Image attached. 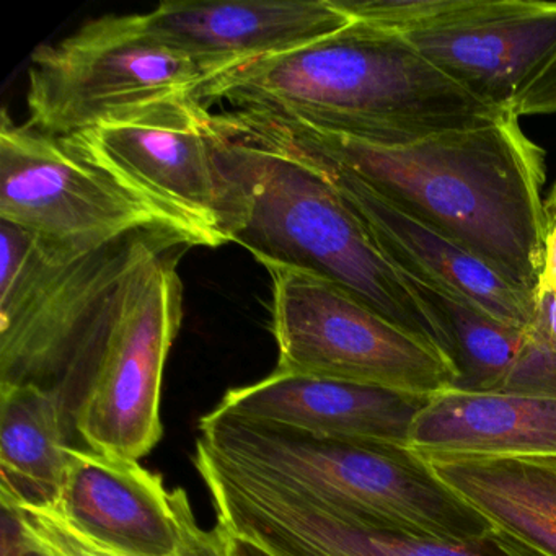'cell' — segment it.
Listing matches in <instances>:
<instances>
[{"mask_svg":"<svg viewBox=\"0 0 556 556\" xmlns=\"http://www.w3.org/2000/svg\"><path fill=\"white\" fill-rule=\"evenodd\" d=\"M214 118L233 138L343 168L539 301L548 233L545 152L516 116L402 144L242 110Z\"/></svg>","mask_w":556,"mask_h":556,"instance_id":"1","label":"cell"},{"mask_svg":"<svg viewBox=\"0 0 556 556\" xmlns=\"http://www.w3.org/2000/svg\"><path fill=\"white\" fill-rule=\"evenodd\" d=\"M198 100L382 144L509 115L432 66L403 35L356 21L305 47L227 71L204 84Z\"/></svg>","mask_w":556,"mask_h":556,"instance_id":"2","label":"cell"},{"mask_svg":"<svg viewBox=\"0 0 556 556\" xmlns=\"http://www.w3.org/2000/svg\"><path fill=\"white\" fill-rule=\"evenodd\" d=\"M216 129L232 198L230 242L249 250L262 265L331 282L448 361L451 341L441 317L320 170L285 152L233 138L217 123Z\"/></svg>","mask_w":556,"mask_h":556,"instance_id":"3","label":"cell"},{"mask_svg":"<svg viewBox=\"0 0 556 556\" xmlns=\"http://www.w3.org/2000/svg\"><path fill=\"white\" fill-rule=\"evenodd\" d=\"M200 431L220 460L338 509L454 540L496 529L406 445L325 438L217 408L200 419Z\"/></svg>","mask_w":556,"mask_h":556,"instance_id":"4","label":"cell"},{"mask_svg":"<svg viewBox=\"0 0 556 556\" xmlns=\"http://www.w3.org/2000/svg\"><path fill=\"white\" fill-rule=\"evenodd\" d=\"M188 247L170 233L142 236L84 350L92 372L76 428L90 451L139 460L161 441L162 379L184 318L178 262Z\"/></svg>","mask_w":556,"mask_h":556,"instance_id":"5","label":"cell"},{"mask_svg":"<svg viewBox=\"0 0 556 556\" xmlns=\"http://www.w3.org/2000/svg\"><path fill=\"white\" fill-rule=\"evenodd\" d=\"M142 236L66 250L0 223V386L47 387L73 369Z\"/></svg>","mask_w":556,"mask_h":556,"instance_id":"6","label":"cell"},{"mask_svg":"<svg viewBox=\"0 0 556 556\" xmlns=\"http://www.w3.org/2000/svg\"><path fill=\"white\" fill-rule=\"evenodd\" d=\"M214 77L204 64L155 37L144 14L106 15L35 51L28 126L71 138L131 110L198 97Z\"/></svg>","mask_w":556,"mask_h":556,"instance_id":"7","label":"cell"},{"mask_svg":"<svg viewBox=\"0 0 556 556\" xmlns=\"http://www.w3.org/2000/svg\"><path fill=\"white\" fill-rule=\"evenodd\" d=\"M66 139L93 167L177 220L197 245L229 243L230 181L214 113L197 96L131 110Z\"/></svg>","mask_w":556,"mask_h":556,"instance_id":"8","label":"cell"},{"mask_svg":"<svg viewBox=\"0 0 556 556\" xmlns=\"http://www.w3.org/2000/svg\"><path fill=\"white\" fill-rule=\"evenodd\" d=\"M194 465L213 497L217 527L269 556H543L501 529L454 540L338 509L233 467L203 442Z\"/></svg>","mask_w":556,"mask_h":556,"instance_id":"9","label":"cell"},{"mask_svg":"<svg viewBox=\"0 0 556 556\" xmlns=\"http://www.w3.org/2000/svg\"><path fill=\"white\" fill-rule=\"evenodd\" d=\"M271 278V330L279 372L305 374L431 396L455 370L431 344L331 282L282 266Z\"/></svg>","mask_w":556,"mask_h":556,"instance_id":"10","label":"cell"},{"mask_svg":"<svg viewBox=\"0 0 556 556\" xmlns=\"http://www.w3.org/2000/svg\"><path fill=\"white\" fill-rule=\"evenodd\" d=\"M0 223L66 250H99L138 233L197 247L177 220L80 157L66 139L0 125Z\"/></svg>","mask_w":556,"mask_h":556,"instance_id":"11","label":"cell"},{"mask_svg":"<svg viewBox=\"0 0 556 556\" xmlns=\"http://www.w3.org/2000/svg\"><path fill=\"white\" fill-rule=\"evenodd\" d=\"M279 152L301 159L320 170L353 207L379 249L405 273L409 282L428 286L468 302L506 324L520 328H529L533 324L536 302L480 256L406 213L343 168L318 159Z\"/></svg>","mask_w":556,"mask_h":556,"instance_id":"12","label":"cell"},{"mask_svg":"<svg viewBox=\"0 0 556 556\" xmlns=\"http://www.w3.org/2000/svg\"><path fill=\"white\" fill-rule=\"evenodd\" d=\"M144 15L155 37L216 77L351 24L333 0H178Z\"/></svg>","mask_w":556,"mask_h":556,"instance_id":"13","label":"cell"},{"mask_svg":"<svg viewBox=\"0 0 556 556\" xmlns=\"http://www.w3.org/2000/svg\"><path fill=\"white\" fill-rule=\"evenodd\" d=\"M429 396L366 383L275 372L230 389L216 406L247 421L288 426L325 438L406 445Z\"/></svg>","mask_w":556,"mask_h":556,"instance_id":"14","label":"cell"},{"mask_svg":"<svg viewBox=\"0 0 556 556\" xmlns=\"http://www.w3.org/2000/svg\"><path fill=\"white\" fill-rule=\"evenodd\" d=\"M93 542L126 556H178L180 529L170 491L131 458L70 447L53 507Z\"/></svg>","mask_w":556,"mask_h":556,"instance_id":"15","label":"cell"},{"mask_svg":"<svg viewBox=\"0 0 556 556\" xmlns=\"http://www.w3.org/2000/svg\"><path fill=\"white\" fill-rule=\"evenodd\" d=\"M403 37L471 96L507 112L527 79L556 50V2L494 0L473 21Z\"/></svg>","mask_w":556,"mask_h":556,"instance_id":"16","label":"cell"},{"mask_svg":"<svg viewBox=\"0 0 556 556\" xmlns=\"http://www.w3.org/2000/svg\"><path fill=\"white\" fill-rule=\"evenodd\" d=\"M408 447L421 457L556 458V395L442 390L413 421Z\"/></svg>","mask_w":556,"mask_h":556,"instance_id":"17","label":"cell"},{"mask_svg":"<svg viewBox=\"0 0 556 556\" xmlns=\"http://www.w3.org/2000/svg\"><path fill=\"white\" fill-rule=\"evenodd\" d=\"M422 458L496 529L543 556H556V458Z\"/></svg>","mask_w":556,"mask_h":556,"instance_id":"18","label":"cell"},{"mask_svg":"<svg viewBox=\"0 0 556 556\" xmlns=\"http://www.w3.org/2000/svg\"><path fill=\"white\" fill-rule=\"evenodd\" d=\"M70 467L60 392L0 386V501L8 513L54 507Z\"/></svg>","mask_w":556,"mask_h":556,"instance_id":"19","label":"cell"},{"mask_svg":"<svg viewBox=\"0 0 556 556\" xmlns=\"http://www.w3.org/2000/svg\"><path fill=\"white\" fill-rule=\"evenodd\" d=\"M413 286L434 308L447 330L448 361L455 370L452 389L509 392L530 341L529 328L497 320L475 305L428 286Z\"/></svg>","mask_w":556,"mask_h":556,"instance_id":"20","label":"cell"},{"mask_svg":"<svg viewBox=\"0 0 556 556\" xmlns=\"http://www.w3.org/2000/svg\"><path fill=\"white\" fill-rule=\"evenodd\" d=\"M333 4L351 21L409 35L473 21L490 11L494 0H333Z\"/></svg>","mask_w":556,"mask_h":556,"instance_id":"21","label":"cell"},{"mask_svg":"<svg viewBox=\"0 0 556 556\" xmlns=\"http://www.w3.org/2000/svg\"><path fill=\"white\" fill-rule=\"evenodd\" d=\"M18 545L31 556H126L74 529L53 507H21L9 513Z\"/></svg>","mask_w":556,"mask_h":556,"instance_id":"22","label":"cell"},{"mask_svg":"<svg viewBox=\"0 0 556 556\" xmlns=\"http://www.w3.org/2000/svg\"><path fill=\"white\" fill-rule=\"evenodd\" d=\"M507 112L516 118L556 113V50L527 79Z\"/></svg>","mask_w":556,"mask_h":556,"instance_id":"23","label":"cell"},{"mask_svg":"<svg viewBox=\"0 0 556 556\" xmlns=\"http://www.w3.org/2000/svg\"><path fill=\"white\" fill-rule=\"evenodd\" d=\"M172 501L180 529L178 556H227L224 533L219 527L203 530L198 526L188 494L184 490L172 491Z\"/></svg>","mask_w":556,"mask_h":556,"instance_id":"24","label":"cell"},{"mask_svg":"<svg viewBox=\"0 0 556 556\" xmlns=\"http://www.w3.org/2000/svg\"><path fill=\"white\" fill-rule=\"evenodd\" d=\"M529 328L556 351V295L549 292L539 295L535 318Z\"/></svg>","mask_w":556,"mask_h":556,"instance_id":"25","label":"cell"},{"mask_svg":"<svg viewBox=\"0 0 556 556\" xmlns=\"http://www.w3.org/2000/svg\"><path fill=\"white\" fill-rule=\"evenodd\" d=\"M542 292L556 295V226L546 233L545 262H543L542 278H540V294Z\"/></svg>","mask_w":556,"mask_h":556,"instance_id":"26","label":"cell"},{"mask_svg":"<svg viewBox=\"0 0 556 556\" xmlns=\"http://www.w3.org/2000/svg\"><path fill=\"white\" fill-rule=\"evenodd\" d=\"M220 529V527H219ZM224 533V542H226L227 556H269L265 549L253 545L249 540L240 539V536L230 535L226 530L220 529Z\"/></svg>","mask_w":556,"mask_h":556,"instance_id":"27","label":"cell"},{"mask_svg":"<svg viewBox=\"0 0 556 556\" xmlns=\"http://www.w3.org/2000/svg\"><path fill=\"white\" fill-rule=\"evenodd\" d=\"M543 207H545L546 224H548L549 230L553 226H556V181L546 194Z\"/></svg>","mask_w":556,"mask_h":556,"instance_id":"28","label":"cell"}]
</instances>
